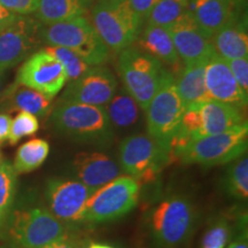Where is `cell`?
<instances>
[{
    "mask_svg": "<svg viewBox=\"0 0 248 248\" xmlns=\"http://www.w3.org/2000/svg\"><path fill=\"white\" fill-rule=\"evenodd\" d=\"M117 71L123 88L145 111L169 69L156 59L132 45L119 53Z\"/></svg>",
    "mask_w": 248,
    "mask_h": 248,
    "instance_id": "277c9868",
    "label": "cell"
},
{
    "mask_svg": "<svg viewBox=\"0 0 248 248\" xmlns=\"http://www.w3.org/2000/svg\"><path fill=\"white\" fill-rule=\"evenodd\" d=\"M86 248H113V247L108 246V245H104V244H91Z\"/></svg>",
    "mask_w": 248,
    "mask_h": 248,
    "instance_id": "b9f144b4",
    "label": "cell"
},
{
    "mask_svg": "<svg viewBox=\"0 0 248 248\" xmlns=\"http://www.w3.org/2000/svg\"><path fill=\"white\" fill-rule=\"evenodd\" d=\"M128 1L133 11L138 14V16L144 22H146L148 15L159 0H128Z\"/></svg>",
    "mask_w": 248,
    "mask_h": 248,
    "instance_id": "e575fe53",
    "label": "cell"
},
{
    "mask_svg": "<svg viewBox=\"0 0 248 248\" xmlns=\"http://www.w3.org/2000/svg\"><path fill=\"white\" fill-rule=\"evenodd\" d=\"M4 82H5V71H0V97L4 92Z\"/></svg>",
    "mask_w": 248,
    "mask_h": 248,
    "instance_id": "60d3db41",
    "label": "cell"
},
{
    "mask_svg": "<svg viewBox=\"0 0 248 248\" xmlns=\"http://www.w3.org/2000/svg\"><path fill=\"white\" fill-rule=\"evenodd\" d=\"M224 187L228 194L239 200L248 197V157L246 154L230 162L224 178Z\"/></svg>",
    "mask_w": 248,
    "mask_h": 248,
    "instance_id": "4316f807",
    "label": "cell"
},
{
    "mask_svg": "<svg viewBox=\"0 0 248 248\" xmlns=\"http://www.w3.org/2000/svg\"><path fill=\"white\" fill-rule=\"evenodd\" d=\"M39 130V122L37 116L27 111H20L14 119H12L9 129L8 142L16 145L24 137H30Z\"/></svg>",
    "mask_w": 248,
    "mask_h": 248,
    "instance_id": "4dcf8cb0",
    "label": "cell"
},
{
    "mask_svg": "<svg viewBox=\"0 0 248 248\" xmlns=\"http://www.w3.org/2000/svg\"><path fill=\"white\" fill-rule=\"evenodd\" d=\"M166 28L183 64L206 63L216 53L212 37L201 29L188 11Z\"/></svg>",
    "mask_w": 248,
    "mask_h": 248,
    "instance_id": "9a60e30c",
    "label": "cell"
},
{
    "mask_svg": "<svg viewBox=\"0 0 248 248\" xmlns=\"http://www.w3.org/2000/svg\"><path fill=\"white\" fill-rule=\"evenodd\" d=\"M42 44L60 46L78 55L90 66H104L111 51L85 16L54 24H42Z\"/></svg>",
    "mask_w": 248,
    "mask_h": 248,
    "instance_id": "7a4b0ae2",
    "label": "cell"
},
{
    "mask_svg": "<svg viewBox=\"0 0 248 248\" xmlns=\"http://www.w3.org/2000/svg\"><path fill=\"white\" fill-rule=\"evenodd\" d=\"M120 163L100 152H80L73 161V173L76 181L94 192L120 177Z\"/></svg>",
    "mask_w": 248,
    "mask_h": 248,
    "instance_id": "e0dca14e",
    "label": "cell"
},
{
    "mask_svg": "<svg viewBox=\"0 0 248 248\" xmlns=\"http://www.w3.org/2000/svg\"><path fill=\"white\" fill-rule=\"evenodd\" d=\"M83 245L78 239L76 238L70 237L68 233L66 237H63L62 239L55 241V243L48 245L44 248H82Z\"/></svg>",
    "mask_w": 248,
    "mask_h": 248,
    "instance_id": "d590c367",
    "label": "cell"
},
{
    "mask_svg": "<svg viewBox=\"0 0 248 248\" xmlns=\"http://www.w3.org/2000/svg\"><path fill=\"white\" fill-rule=\"evenodd\" d=\"M232 8H234L235 11H244L246 9V2L247 0H225Z\"/></svg>",
    "mask_w": 248,
    "mask_h": 248,
    "instance_id": "ab89813d",
    "label": "cell"
},
{
    "mask_svg": "<svg viewBox=\"0 0 248 248\" xmlns=\"http://www.w3.org/2000/svg\"><path fill=\"white\" fill-rule=\"evenodd\" d=\"M188 12L201 29L212 37L238 11L225 0H188Z\"/></svg>",
    "mask_w": 248,
    "mask_h": 248,
    "instance_id": "603a6c76",
    "label": "cell"
},
{
    "mask_svg": "<svg viewBox=\"0 0 248 248\" xmlns=\"http://www.w3.org/2000/svg\"><path fill=\"white\" fill-rule=\"evenodd\" d=\"M248 142L247 123L218 135L193 139L176 153L183 163L215 167L228 164L246 154Z\"/></svg>",
    "mask_w": 248,
    "mask_h": 248,
    "instance_id": "8992f818",
    "label": "cell"
},
{
    "mask_svg": "<svg viewBox=\"0 0 248 248\" xmlns=\"http://www.w3.org/2000/svg\"><path fill=\"white\" fill-rule=\"evenodd\" d=\"M2 162V157H1V154H0V164Z\"/></svg>",
    "mask_w": 248,
    "mask_h": 248,
    "instance_id": "ee69618b",
    "label": "cell"
},
{
    "mask_svg": "<svg viewBox=\"0 0 248 248\" xmlns=\"http://www.w3.org/2000/svg\"><path fill=\"white\" fill-rule=\"evenodd\" d=\"M16 175L13 164L2 161L0 164V228L8 218L16 190Z\"/></svg>",
    "mask_w": 248,
    "mask_h": 248,
    "instance_id": "83f0119b",
    "label": "cell"
},
{
    "mask_svg": "<svg viewBox=\"0 0 248 248\" xmlns=\"http://www.w3.org/2000/svg\"><path fill=\"white\" fill-rule=\"evenodd\" d=\"M44 48L49 54L53 55L62 64V67L64 68L68 82L78 78V77L85 74L92 67L89 63H86L78 55L64 47H60V46H46Z\"/></svg>",
    "mask_w": 248,
    "mask_h": 248,
    "instance_id": "f546056e",
    "label": "cell"
},
{
    "mask_svg": "<svg viewBox=\"0 0 248 248\" xmlns=\"http://www.w3.org/2000/svg\"><path fill=\"white\" fill-rule=\"evenodd\" d=\"M1 248H21L20 246H17V245H15L14 243H9L8 245H6V246H4V247H1Z\"/></svg>",
    "mask_w": 248,
    "mask_h": 248,
    "instance_id": "7bdbcfd3",
    "label": "cell"
},
{
    "mask_svg": "<svg viewBox=\"0 0 248 248\" xmlns=\"http://www.w3.org/2000/svg\"><path fill=\"white\" fill-rule=\"evenodd\" d=\"M51 121L60 135L79 144L106 147L115 137L105 107L59 100Z\"/></svg>",
    "mask_w": 248,
    "mask_h": 248,
    "instance_id": "6da1fadb",
    "label": "cell"
},
{
    "mask_svg": "<svg viewBox=\"0 0 248 248\" xmlns=\"http://www.w3.org/2000/svg\"><path fill=\"white\" fill-rule=\"evenodd\" d=\"M204 84L212 100L246 109L248 95L238 85L226 60L216 53L204 66Z\"/></svg>",
    "mask_w": 248,
    "mask_h": 248,
    "instance_id": "2e32d148",
    "label": "cell"
},
{
    "mask_svg": "<svg viewBox=\"0 0 248 248\" xmlns=\"http://www.w3.org/2000/svg\"><path fill=\"white\" fill-rule=\"evenodd\" d=\"M12 117L7 113H0V145L8 139Z\"/></svg>",
    "mask_w": 248,
    "mask_h": 248,
    "instance_id": "8d00e7d4",
    "label": "cell"
},
{
    "mask_svg": "<svg viewBox=\"0 0 248 248\" xmlns=\"http://www.w3.org/2000/svg\"><path fill=\"white\" fill-rule=\"evenodd\" d=\"M140 184L130 176H120L98 188L86 202L83 222L100 224L128 215L137 206Z\"/></svg>",
    "mask_w": 248,
    "mask_h": 248,
    "instance_id": "ba28073f",
    "label": "cell"
},
{
    "mask_svg": "<svg viewBox=\"0 0 248 248\" xmlns=\"http://www.w3.org/2000/svg\"><path fill=\"white\" fill-rule=\"evenodd\" d=\"M206 63L183 64L177 73L172 75L176 90L185 108L202 105L210 100L204 84Z\"/></svg>",
    "mask_w": 248,
    "mask_h": 248,
    "instance_id": "7402d4cb",
    "label": "cell"
},
{
    "mask_svg": "<svg viewBox=\"0 0 248 248\" xmlns=\"http://www.w3.org/2000/svg\"><path fill=\"white\" fill-rule=\"evenodd\" d=\"M105 109L114 132L115 130H131L141 121L142 109L123 86L117 88L116 93L105 106Z\"/></svg>",
    "mask_w": 248,
    "mask_h": 248,
    "instance_id": "cb8c5ba5",
    "label": "cell"
},
{
    "mask_svg": "<svg viewBox=\"0 0 248 248\" xmlns=\"http://www.w3.org/2000/svg\"><path fill=\"white\" fill-rule=\"evenodd\" d=\"M184 110L185 106L169 71L145 110L147 135L170 150V142L177 135Z\"/></svg>",
    "mask_w": 248,
    "mask_h": 248,
    "instance_id": "30bf717a",
    "label": "cell"
},
{
    "mask_svg": "<svg viewBox=\"0 0 248 248\" xmlns=\"http://www.w3.org/2000/svg\"><path fill=\"white\" fill-rule=\"evenodd\" d=\"M90 22L115 53L135 45L145 24L128 0H97L91 7Z\"/></svg>",
    "mask_w": 248,
    "mask_h": 248,
    "instance_id": "3957f363",
    "label": "cell"
},
{
    "mask_svg": "<svg viewBox=\"0 0 248 248\" xmlns=\"http://www.w3.org/2000/svg\"><path fill=\"white\" fill-rule=\"evenodd\" d=\"M92 6V0H40L35 18L47 26L85 16Z\"/></svg>",
    "mask_w": 248,
    "mask_h": 248,
    "instance_id": "d4e9b609",
    "label": "cell"
},
{
    "mask_svg": "<svg viewBox=\"0 0 248 248\" xmlns=\"http://www.w3.org/2000/svg\"><path fill=\"white\" fill-rule=\"evenodd\" d=\"M42 23L35 17L18 15L0 32V71L11 69L35 53L40 40Z\"/></svg>",
    "mask_w": 248,
    "mask_h": 248,
    "instance_id": "7c38bea8",
    "label": "cell"
},
{
    "mask_svg": "<svg viewBox=\"0 0 248 248\" xmlns=\"http://www.w3.org/2000/svg\"><path fill=\"white\" fill-rule=\"evenodd\" d=\"M246 9L235 12L232 18L212 36L216 54L224 59L248 58V32Z\"/></svg>",
    "mask_w": 248,
    "mask_h": 248,
    "instance_id": "ac0fdd59",
    "label": "cell"
},
{
    "mask_svg": "<svg viewBox=\"0 0 248 248\" xmlns=\"http://www.w3.org/2000/svg\"><path fill=\"white\" fill-rule=\"evenodd\" d=\"M203 136L218 135L247 123L244 110L224 102L210 100L200 106Z\"/></svg>",
    "mask_w": 248,
    "mask_h": 248,
    "instance_id": "44dd1931",
    "label": "cell"
},
{
    "mask_svg": "<svg viewBox=\"0 0 248 248\" xmlns=\"http://www.w3.org/2000/svg\"><path fill=\"white\" fill-rule=\"evenodd\" d=\"M40 0H0V4L16 15L35 13Z\"/></svg>",
    "mask_w": 248,
    "mask_h": 248,
    "instance_id": "836d02e7",
    "label": "cell"
},
{
    "mask_svg": "<svg viewBox=\"0 0 248 248\" xmlns=\"http://www.w3.org/2000/svg\"><path fill=\"white\" fill-rule=\"evenodd\" d=\"M17 16L18 15L12 13L11 11H8L7 8H5L4 6L0 4V32L5 30L9 24L13 23Z\"/></svg>",
    "mask_w": 248,
    "mask_h": 248,
    "instance_id": "74e56055",
    "label": "cell"
},
{
    "mask_svg": "<svg viewBox=\"0 0 248 248\" xmlns=\"http://www.w3.org/2000/svg\"><path fill=\"white\" fill-rule=\"evenodd\" d=\"M53 109L52 99L35 90L13 83L0 97V110L27 111L37 117L47 116Z\"/></svg>",
    "mask_w": 248,
    "mask_h": 248,
    "instance_id": "ffe728a7",
    "label": "cell"
},
{
    "mask_svg": "<svg viewBox=\"0 0 248 248\" xmlns=\"http://www.w3.org/2000/svg\"><path fill=\"white\" fill-rule=\"evenodd\" d=\"M49 153V145L44 139L35 138L18 147L13 168L16 173H27L38 169Z\"/></svg>",
    "mask_w": 248,
    "mask_h": 248,
    "instance_id": "484cf974",
    "label": "cell"
},
{
    "mask_svg": "<svg viewBox=\"0 0 248 248\" xmlns=\"http://www.w3.org/2000/svg\"><path fill=\"white\" fill-rule=\"evenodd\" d=\"M92 193L91 188L76 179H52L45 194L47 209L63 224H78L83 222V213Z\"/></svg>",
    "mask_w": 248,
    "mask_h": 248,
    "instance_id": "5bb4252c",
    "label": "cell"
},
{
    "mask_svg": "<svg viewBox=\"0 0 248 248\" xmlns=\"http://www.w3.org/2000/svg\"><path fill=\"white\" fill-rule=\"evenodd\" d=\"M7 219L11 241L21 248H44L68 234V225L44 207L16 210Z\"/></svg>",
    "mask_w": 248,
    "mask_h": 248,
    "instance_id": "9c48e42d",
    "label": "cell"
},
{
    "mask_svg": "<svg viewBox=\"0 0 248 248\" xmlns=\"http://www.w3.org/2000/svg\"><path fill=\"white\" fill-rule=\"evenodd\" d=\"M67 82V74L62 64L45 48H42L23 61L14 83L53 99L66 86Z\"/></svg>",
    "mask_w": 248,
    "mask_h": 248,
    "instance_id": "8fae6325",
    "label": "cell"
},
{
    "mask_svg": "<svg viewBox=\"0 0 248 248\" xmlns=\"http://www.w3.org/2000/svg\"><path fill=\"white\" fill-rule=\"evenodd\" d=\"M228 248H248L246 223H244V225H241L239 233L235 235V238L232 240V243L229 245Z\"/></svg>",
    "mask_w": 248,
    "mask_h": 248,
    "instance_id": "f35d334b",
    "label": "cell"
},
{
    "mask_svg": "<svg viewBox=\"0 0 248 248\" xmlns=\"http://www.w3.org/2000/svg\"><path fill=\"white\" fill-rule=\"evenodd\" d=\"M92 1H93V0H92Z\"/></svg>",
    "mask_w": 248,
    "mask_h": 248,
    "instance_id": "f6af8a7d",
    "label": "cell"
},
{
    "mask_svg": "<svg viewBox=\"0 0 248 248\" xmlns=\"http://www.w3.org/2000/svg\"><path fill=\"white\" fill-rule=\"evenodd\" d=\"M231 226L228 219L214 221L201 238L200 248H225L231 238Z\"/></svg>",
    "mask_w": 248,
    "mask_h": 248,
    "instance_id": "1f68e13d",
    "label": "cell"
},
{
    "mask_svg": "<svg viewBox=\"0 0 248 248\" xmlns=\"http://www.w3.org/2000/svg\"><path fill=\"white\" fill-rule=\"evenodd\" d=\"M187 11L188 0H159L148 15L146 22L168 27Z\"/></svg>",
    "mask_w": 248,
    "mask_h": 248,
    "instance_id": "f1b7e54d",
    "label": "cell"
},
{
    "mask_svg": "<svg viewBox=\"0 0 248 248\" xmlns=\"http://www.w3.org/2000/svg\"><path fill=\"white\" fill-rule=\"evenodd\" d=\"M226 62L238 85L248 95V58L232 59V60H226Z\"/></svg>",
    "mask_w": 248,
    "mask_h": 248,
    "instance_id": "d6a6232c",
    "label": "cell"
},
{
    "mask_svg": "<svg viewBox=\"0 0 248 248\" xmlns=\"http://www.w3.org/2000/svg\"><path fill=\"white\" fill-rule=\"evenodd\" d=\"M173 155L148 135H131L120 145V167L139 184H150L170 164Z\"/></svg>",
    "mask_w": 248,
    "mask_h": 248,
    "instance_id": "52a82bcc",
    "label": "cell"
},
{
    "mask_svg": "<svg viewBox=\"0 0 248 248\" xmlns=\"http://www.w3.org/2000/svg\"><path fill=\"white\" fill-rule=\"evenodd\" d=\"M119 88L115 75L105 66H92L78 78L67 82L60 101L105 107Z\"/></svg>",
    "mask_w": 248,
    "mask_h": 248,
    "instance_id": "4fadbf2b",
    "label": "cell"
},
{
    "mask_svg": "<svg viewBox=\"0 0 248 248\" xmlns=\"http://www.w3.org/2000/svg\"><path fill=\"white\" fill-rule=\"evenodd\" d=\"M135 44L142 52L160 61L166 68L169 67L172 75L182 67V61L166 27L146 22Z\"/></svg>",
    "mask_w": 248,
    "mask_h": 248,
    "instance_id": "d6986e66",
    "label": "cell"
},
{
    "mask_svg": "<svg viewBox=\"0 0 248 248\" xmlns=\"http://www.w3.org/2000/svg\"><path fill=\"white\" fill-rule=\"evenodd\" d=\"M150 221L152 234L160 247L178 248L194 231L197 210L187 197L173 194L154 207Z\"/></svg>",
    "mask_w": 248,
    "mask_h": 248,
    "instance_id": "5b68a950",
    "label": "cell"
}]
</instances>
